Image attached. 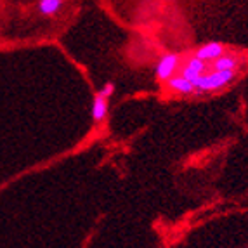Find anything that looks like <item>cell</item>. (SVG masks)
I'll return each mask as SVG.
<instances>
[{
	"instance_id": "1",
	"label": "cell",
	"mask_w": 248,
	"mask_h": 248,
	"mask_svg": "<svg viewBox=\"0 0 248 248\" xmlns=\"http://www.w3.org/2000/svg\"><path fill=\"white\" fill-rule=\"evenodd\" d=\"M238 78V70L231 71H208L203 75L196 83V95L202 94H215L224 89H228L234 80Z\"/></svg>"
},
{
	"instance_id": "2",
	"label": "cell",
	"mask_w": 248,
	"mask_h": 248,
	"mask_svg": "<svg viewBox=\"0 0 248 248\" xmlns=\"http://www.w3.org/2000/svg\"><path fill=\"white\" fill-rule=\"evenodd\" d=\"M182 62V54L181 52H165L158 58L156 64H155V75L156 80L161 83L169 82L174 75L179 73Z\"/></svg>"
},
{
	"instance_id": "3",
	"label": "cell",
	"mask_w": 248,
	"mask_h": 248,
	"mask_svg": "<svg viewBox=\"0 0 248 248\" xmlns=\"http://www.w3.org/2000/svg\"><path fill=\"white\" fill-rule=\"evenodd\" d=\"M179 73H181L186 80H189V82L196 87L198 80L202 78L203 75L208 73V64L207 62L200 61V59H196L193 54H189V56H186V58H182Z\"/></svg>"
},
{
	"instance_id": "4",
	"label": "cell",
	"mask_w": 248,
	"mask_h": 248,
	"mask_svg": "<svg viewBox=\"0 0 248 248\" xmlns=\"http://www.w3.org/2000/svg\"><path fill=\"white\" fill-rule=\"evenodd\" d=\"M226 52H228L226 44L217 42V40H212V42H207V44H202L200 47H196L191 54H193L196 59H200V61L210 64V62H214L215 59H219L220 56H224Z\"/></svg>"
},
{
	"instance_id": "5",
	"label": "cell",
	"mask_w": 248,
	"mask_h": 248,
	"mask_svg": "<svg viewBox=\"0 0 248 248\" xmlns=\"http://www.w3.org/2000/svg\"><path fill=\"white\" fill-rule=\"evenodd\" d=\"M245 64V59L240 52H226L219 59L208 64V71H231L238 70Z\"/></svg>"
},
{
	"instance_id": "6",
	"label": "cell",
	"mask_w": 248,
	"mask_h": 248,
	"mask_svg": "<svg viewBox=\"0 0 248 248\" xmlns=\"http://www.w3.org/2000/svg\"><path fill=\"white\" fill-rule=\"evenodd\" d=\"M165 83H167V91L175 95H195L196 94V87L189 80L184 78L181 73L174 75V77Z\"/></svg>"
},
{
	"instance_id": "7",
	"label": "cell",
	"mask_w": 248,
	"mask_h": 248,
	"mask_svg": "<svg viewBox=\"0 0 248 248\" xmlns=\"http://www.w3.org/2000/svg\"><path fill=\"white\" fill-rule=\"evenodd\" d=\"M108 111H109V101L101 97V95L95 92L94 101H92V122H94V124L104 122L108 116Z\"/></svg>"
},
{
	"instance_id": "8",
	"label": "cell",
	"mask_w": 248,
	"mask_h": 248,
	"mask_svg": "<svg viewBox=\"0 0 248 248\" xmlns=\"http://www.w3.org/2000/svg\"><path fill=\"white\" fill-rule=\"evenodd\" d=\"M64 7L62 0H38L37 2V13L42 17H54Z\"/></svg>"
},
{
	"instance_id": "9",
	"label": "cell",
	"mask_w": 248,
	"mask_h": 248,
	"mask_svg": "<svg viewBox=\"0 0 248 248\" xmlns=\"http://www.w3.org/2000/svg\"><path fill=\"white\" fill-rule=\"evenodd\" d=\"M115 89H116L115 82H106L103 85V87H101L99 91H97V94H99L101 97H104V99L109 101V97H111V95L115 94Z\"/></svg>"
}]
</instances>
